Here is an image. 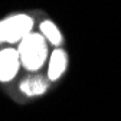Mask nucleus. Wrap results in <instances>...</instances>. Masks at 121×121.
<instances>
[{"instance_id":"nucleus-1","label":"nucleus","mask_w":121,"mask_h":121,"mask_svg":"<svg viewBox=\"0 0 121 121\" xmlns=\"http://www.w3.org/2000/svg\"><path fill=\"white\" fill-rule=\"evenodd\" d=\"M17 53L20 58V65L30 72H36L43 66L48 58L46 39L40 33L32 32L19 43Z\"/></svg>"},{"instance_id":"nucleus-2","label":"nucleus","mask_w":121,"mask_h":121,"mask_svg":"<svg viewBox=\"0 0 121 121\" xmlns=\"http://www.w3.org/2000/svg\"><path fill=\"white\" fill-rule=\"evenodd\" d=\"M33 30V19L25 13L13 14L0 20V43L22 42Z\"/></svg>"},{"instance_id":"nucleus-3","label":"nucleus","mask_w":121,"mask_h":121,"mask_svg":"<svg viewBox=\"0 0 121 121\" xmlns=\"http://www.w3.org/2000/svg\"><path fill=\"white\" fill-rule=\"evenodd\" d=\"M20 58L17 49L6 48L0 51V81L10 82L17 75L20 68Z\"/></svg>"},{"instance_id":"nucleus-4","label":"nucleus","mask_w":121,"mask_h":121,"mask_svg":"<svg viewBox=\"0 0 121 121\" xmlns=\"http://www.w3.org/2000/svg\"><path fill=\"white\" fill-rule=\"evenodd\" d=\"M68 66V55L64 49L56 48L49 59V66H48V79L49 81H58L64 75Z\"/></svg>"},{"instance_id":"nucleus-5","label":"nucleus","mask_w":121,"mask_h":121,"mask_svg":"<svg viewBox=\"0 0 121 121\" xmlns=\"http://www.w3.org/2000/svg\"><path fill=\"white\" fill-rule=\"evenodd\" d=\"M49 88V79L40 75H30L20 84V91L27 97H38L42 95Z\"/></svg>"},{"instance_id":"nucleus-6","label":"nucleus","mask_w":121,"mask_h":121,"mask_svg":"<svg viewBox=\"0 0 121 121\" xmlns=\"http://www.w3.org/2000/svg\"><path fill=\"white\" fill-rule=\"evenodd\" d=\"M40 35L46 39L49 43H52L53 46L59 48L60 43H62L64 38H62V33H60V30L58 29V26L51 22V20H43L40 23Z\"/></svg>"}]
</instances>
